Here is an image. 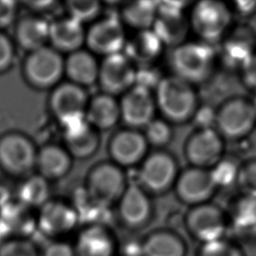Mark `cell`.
Instances as JSON below:
<instances>
[{
    "label": "cell",
    "instance_id": "17",
    "mask_svg": "<svg viewBox=\"0 0 256 256\" xmlns=\"http://www.w3.org/2000/svg\"><path fill=\"white\" fill-rule=\"evenodd\" d=\"M120 103L121 120L128 128H145L155 119L157 111L153 93L139 86H134L123 95Z\"/></svg>",
    "mask_w": 256,
    "mask_h": 256
},
{
    "label": "cell",
    "instance_id": "7",
    "mask_svg": "<svg viewBox=\"0 0 256 256\" xmlns=\"http://www.w3.org/2000/svg\"><path fill=\"white\" fill-rule=\"evenodd\" d=\"M38 150L26 135L9 132L0 137V168L10 176L29 175L36 168Z\"/></svg>",
    "mask_w": 256,
    "mask_h": 256
},
{
    "label": "cell",
    "instance_id": "22",
    "mask_svg": "<svg viewBox=\"0 0 256 256\" xmlns=\"http://www.w3.org/2000/svg\"><path fill=\"white\" fill-rule=\"evenodd\" d=\"M138 252L140 256H187L188 244L177 232L158 229L142 239Z\"/></svg>",
    "mask_w": 256,
    "mask_h": 256
},
{
    "label": "cell",
    "instance_id": "35",
    "mask_svg": "<svg viewBox=\"0 0 256 256\" xmlns=\"http://www.w3.org/2000/svg\"><path fill=\"white\" fill-rule=\"evenodd\" d=\"M196 256H247V254L239 241L225 237L199 245Z\"/></svg>",
    "mask_w": 256,
    "mask_h": 256
},
{
    "label": "cell",
    "instance_id": "2",
    "mask_svg": "<svg viewBox=\"0 0 256 256\" xmlns=\"http://www.w3.org/2000/svg\"><path fill=\"white\" fill-rule=\"evenodd\" d=\"M155 91L157 110L164 120L174 124L193 120L200 106L194 86L171 75L162 78Z\"/></svg>",
    "mask_w": 256,
    "mask_h": 256
},
{
    "label": "cell",
    "instance_id": "28",
    "mask_svg": "<svg viewBox=\"0 0 256 256\" xmlns=\"http://www.w3.org/2000/svg\"><path fill=\"white\" fill-rule=\"evenodd\" d=\"M48 23L40 16H25L15 26V41L25 51L31 53L49 43Z\"/></svg>",
    "mask_w": 256,
    "mask_h": 256
},
{
    "label": "cell",
    "instance_id": "42",
    "mask_svg": "<svg viewBox=\"0 0 256 256\" xmlns=\"http://www.w3.org/2000/svg\"><path fill=\"white\" fill-rule=\"evenodd\" d=\"M40 256H76L74 246L62 240H53L40 252Z\"/></svg>",
    "mask_w": 256,
    "mask_h": 256
},
{
    "label": "cell",
    "instance_id": "8",
    "mask_svg": "<svg viewBox=\"0 0 256 256\" xmlns=\"http://www.w3.org/2000/svg\"><path fill=\"white\" fill-rule=\"evenodd\" d=\"M127 187L123 169L113 162H104L93 167L85 189L96 202L109 208L120 200Z\"/></svg>",
    "mask_w": 256,
    "mask_h": 256
},
{
    "label": "cell",
    "instance_id": "45",
    "mask_svg": "<svg viewBox=\"0 0 256 256\" xmlns=\"http://www.w3.org/2000/svg\"><path fill=\"white\" fill-rule=\"evenodd\" d=\"M234 15L250 18L256 14V0H236L231 5Z\"/></svg>",
    "mask_w": 256,
    "mask_h": 256
},
{
    "label": "cell",
    "instance_id": "16",
    "mask_svg": "<svg viewBox=\"0 0 256 256\" xmlns=\"http://www.w3.org/2000/svg\"><path fill=\"white\" fill-rule=\"evenodd\" d=\"M137 69L123 54H116L103 59L99 68L98 82L103 93L117 96L125 94L135 86Z\"/></svg>",
    "mask_w": 256,
    "mask_h": 256
},
{
    "label": "cell",
    "instance_id": "25",
    "mask_svg": "<svg viewBox=\"0 0 256 256\" xmlns=\"http://www.w3.org/2000/svg\"><path fill=\"white\" fill-rule=\"evenodd\" d=\"M164 45L152 30L139 31L126 42L123 54L140 67L151 66L162 54Z\"/></svg>",
    "mask_w": 256,
    "mask_h": 256
},
{
    "label": "cell",
    "instance_id": "11",
    "mask_svg": "<svg viewBox=\"0 0 256 256\" xmlns=\"http://www.w3.org/2000/svg\"><path fill=\"white\" fill-rule=\"evenodd\" d=\"M186 2H158V13L152 31L164 46L176 48L186 42L190 29L184 14Z\"/></svg>",
    "mask_w": 256,
    "mask_h": 256
},
{
    "label": "cell",
    "instance_id": "46",
    "mask_svg": "<svg viewBox=\"0 0 256 256\" xmlns=\"http://www.w3.org/2000/svg\"><path fill=\"white\" fill-rule=\"evenodd\" d=\"M56 4L55 1H28L25 2V5L34 12H46L53 9L54 5Z\"/></svg>",
    "mask_w": 256,
    "mask_h": 256
},
{
    "label": "cell",
    "instance_id": "6",
    "mask_svg": "<svg viewBox=\"0 0 256 256\" xmlns=\"http://www.w3.org/2000/svg\"><path fill=\"white\" fill-rule=\"evenodd\" d=\"M256 128V113L252 102L235 97L224 102L216 110L215 129L224 140H241Z\"/></svg>",
    "mask_w": 256,
    "mask_h": 256
},
{
    "label": "cell",
    "instance_id": "29",
    "mask_svg": "<svg viewBox=\"0 0 256 256\" xmlns=\"http://www.w3.org/2000/svg\"><path fill=\"white\" fill-rule=\"evenodd\" d=\"M120 120V103L114 96L102 93L89 100L86 121L97 131L112 129Z\"/></svg>",
    "mask_w": 256,
    "mask_h": 256
},
{
    "label": "cell",
    "instance_id": "38",
    "mask_svg": "<svg viewBox=\"0 0 256 256\" xmlns=\"http://www.w3.org/2000/svg\"><path fill=\"white\" fill-rule=\"evenodd\" d=\"M236 186L241 195L256 199V159L241 165Z\"/></svg>",
    "mask_w": 256,
    "mask_h": 256
},
{
    "label": "cell",
    "instance_id": "18",
    "mask_svg": "<svg viewBox=\"0 0 256 256\" xmlns=\"http://www.w3.org/2000/svg\"><path fill=\"white\" fill-rule=\"evenodd\" d=\"M79 221L73 206L62 201L49 200L39 209L36 226L45 236L58 238L72 232Z\"/></svg>",
    "mask_w": 256,
    "mask_h": 256
},
{
    "label": "cell",
    "instance_id": "44",
    "mask_svg": "<svg viewBox=\"0 0 256 256\" xmlns=\"http://www.w3.org/2000/svg\"><path fill=\"white\" fill-rule=\"evenodd\" d=\"M240 77L244 86L256 94V54L242 68Z\"/></svg>",
    "mask_w": 256,
    "mask_h": 256
},
{
    "label": "cell",
    "instance_id": "21",
    "mask_svg": "<svg viewBox=\"0 0 256 256\" xmlns=\"http://www.w3.org/2000/svg\"><path fill=\"white\" fill-rule=\"evenodd\" d=\"M74 249L76 256H115L116 240L103 224H90L78 235Z\"/></svg>",
    "mask_w": 256,
    "mask_h": 256
},
{
    "label": "cell",
    "instance_id": "5",
    "mask_svg": "<svg viewBox=\"0 0 256 256\" xmlns=\"http://www.w3.org/2000/svg\"><path fill=\"white\" fill-rule=\"evenodd\" d=\"M184 223L190 237L200 245L225 238L229 232L226 211L211 202L191 207Z\"/></svg>",
    "mask_w": 256,
    "mask_h": 256
},
{
    "label": "cell",
    "instance_id": "3",
    "mask_svg": "<svg viewBox=\"0 0 256 256\" xmlns=\"http://www.w3.org/2000/svg\"><path fill=\"white\" fill-rule=\"evenodd\" d=\"M190 29L199 37V41L220 44L233 28L234 14L229 4L219 0H203L191 9Z\"/></svg>",
    "mask_w": 256,
    "mask_h": 256
},
{
    "label": "cell",
    "instance_id": "39",
    "mask_svg": "<svg viewBox=\"0 0 256 256\" xmlns=\"http://www.w3.org/2000/svg\"><path fill=\"white\" fill-rule=\"evenodd\" d=\"M15 59V46L11 38L0 31V74L8 71Z\"/></svg>",
    "mask_w": 256,
    "mask_h": 256
},
{
    "label": "cell",
    "instance_id": "43",
    "mask_svg": "<svg viewBox=\"0 0 256 256\" xmlns=\"http://www.w3.org/2000/svg\"><path fill=\"white\" fill-rule=\"evenodd\" d=\"M193 120L195 121L198 129L215 128L216 110L208 105L199 106Z\"/></svg>",
    "mask_w": 256,
    "mask_h": 256
},
{
    "label": "cell",
    "instance_id": "33",
    "mask_svg": "<svg viewBox=\"0 0 256 256\" xmlns=\"http://www.w3.org/2000/svg\"><path fill=\"white\" fill-rule=\"evenodd\" d=\"M240 167L241 164L236 160L223 157L213 168H211L210 173L217 189L236 186Z\"/></svg>",
    "mask_w": 256,
    "mask_h": 256
},
{
    "label": "cell",
    "instance_id": "36",
    "mask_svg": "<svg viewBox=\"0 0 256 256\" xmlns=\"http://www.w3.org/2000/svg\"><path fill=\"white\" fill-rule=\"evenodd\" d=\"M0 256H40V251L28 237H7L0 242Z\"/></svg>",
    "mask_w": 256,
    "mask_h": 256
},
{
    "label": "cell",
    "instance_id": "13",
    "mask_svg": "<svg viewBox=\"0 0 256 256\" xmlns=\"http://www.w3.org/2000/svg\"><path fill=\"white\" fill-rule=\"evenodd\" d=\"M219 60L230 69L241 71L256 54V33L247 25L233 27L219 44Z\"/></svg>",
    "mask_w": 256,
    "mask_h": 256
},
{
    "label": "cell",
    "instance_id": "12",
    "mask_svg": "<svg viewBox=\"0 0 256 256\" xmlns=\"http://www.w3.org/2000/svg\"><path fill=\"white\" fill-rule=\"evenodd\" d=\"M126 42L123 23L116 17L97 20L86 32L85 45L95 56L106 58L123 53Z\"/></svg>",
    "mask_w": 256,
    "mask_h": 256
},
{
    "label": "cell",
    "instance_id": "4",
    "mask_svg": "<svg viewBox=\"0 0 256 256\" xmlns=\"http://www.w3.org/2000/svg\"><path fill=\"white\" fill-rule=\"evenodd\" d=\"M23 74L36 89H54L65 75V60L61 53L51 46H45L28 54L23 64Z\"/></svg>",
    "mask_w": 256,
    "mask_h": 256
},
{
    "label": "cell",
    "instance_id": "47",
    "mask_svg": "<svg viewBox=\"0 0 256 256\" xmlns=\"http://www.w3.org/2000/svg\"><path fill=\"white\" fill-rule=\"evenodd\" d=\"M251 102H252V105H253L254 111H255V113H256V94H255V97H254V99H253Z\"/></svg>",
    "mask_w": 256,
    "mask_h": 256
},
{
    "label": "cell",
    "instance_id": "34",
    "mask_svg": "<svg viewBox=\"0 0 256 256\" xmlns=\"http://www.w3.org/2000/svg\"><path fill=\"white\" fill-rule=\"evenodd\" d=\"M68 17L82 25L96 21L102 11V4L95 0H70L66 2Z\"/></svg>",
    "mask_w": 256,
    "mask_h": 256
},
{
    "label": "cell",
    "instance_id": "23",
    "mask_svg": "<svg viewBox=\"0 0 256 256\" xmlns=\"http://www.w3.org/2000/svg\"><path fill=\"white\" fill-rule=\"evenodd\" d=\"M86 42L84 25L76 20L65 17L50 23L49 43L59 53L71 54L81 50Z\"/></svg>",
    "mask_w": 256,
    "mask_h": 256
},
{
    "label": "cell",
    "instance_id": "10",
    "mask_svg": "<svg viewBox=\"0 0 256 256\" xmlns=\"http://www.w3.org/2000/svg\"><path fill=\"white\" fill-rule=\"evenodd\" d=\"M179 176L175 158L163 151L147 155L139 170L140 187L147 193L163 194L175 186Z\"/></svg>",
    "mask_w": 256,
    "mask_h": 256
},
{
    "label": "cell",
    "instance_id": "1",
    "mask_svg": "<svg viewBox=\"0 0 256 256\" xmlns=\"http://www.w3.org/2000/svg\"><path fill=\"white\" fill-rule=\"evenodd\" d=\"M219 60L213 45L197 41L185 42L173 48L170 65L174 76L192 86L211 80Z\"/></svg>",
    "mask_w": 256,
    "mask_h": 256
},
{
    "label": "cell",
    "instance_id": "27",
    "mask_svg": "<svg viewBox=\"0 0 256 256\" xmlns=\"http://www.w3.org/2000/svg\"><path fill=\"white\" fill-rule=\"evenodd\" d=\"M100 64L89 50H78L65 60V75L69 82L86 88L98 82Z\"/></svg>",
    "mask_w": 256,
    "mask_h": 256
},
{
    "label": "cell",
    "instance_id": "19",
    "mask_svg": "<svg viewBox=\"0 0 256 256\" xmlns=\"http://www.w3.org/2000/svg\"><path fill=\"white\" fill-rule=\"evenodd\" d=\"M153 208L148 193L139 185H130L118 201V216L124 227L139 230L148 225Z\"/></svg>",
    "mask_w": 256,
    "mask_h": 256
},
{
    "label": "cell",
    "instance_id": "14",
    "mask_svg": "<svg viewBox=\"0 0 256 256\" xmlns=\"http://www.w3.org/2000/svg\"><path fill=\"white\" fill-rule=\"evenodd\" d=\"M225 140L215 128L198 129L186 145L185 156L192 167L210 170L223 157Z\"/></svg>",
    "mask_w": 256,
    "mask_h": 256
},
{
    "label": "cell",
    "instance_id": "26",
    "mask_svg": "<svg viewBox=\"0 0 256 256\" xmlns=\"http://www.w3.org/2000/svg\"><path fill=\"white\" fill-rule=\"evenodd\" d=\"M72 160V156L65 147L48 144L38 150L36 168L39 175L48 181L59 180L70 172Z\"/></svg>",
    "mask_w": 256,
    "mask_h": 256
},
{
    "label": "cell",
    "instance_id": "32",
    "mask_svg": "<svg viewBox=\"0 0 256 256\" xmlns=\"http://www.w3.org/2000/svg\"><path fill=\"white\" fill-rule=\"evenodd\" d=\"M49 181L41 175L28 177L19 189V201L28 208H41L50 200Z\"/></svg>",
    "mask_w": 256,
    "mask_h": 256
},
{
    "label": "cell",
    "instance_id": "15",
    "mask_svg": "<svg viewBox=\"0 0 256 256\" xmlns=\"http://www.w3.org/2000/svg\"><path fill=\"white\" fill-rule=\"evenodd\" d=\"M174 187L178 199L190 208L210 203L218 190L210 170L192 166L179 174Z\"/></svg>",
    "mask_w": 256,
    "mask_h": 256
},
{
    "label": "cell",
    "instance_id": "20",
    "mask_svg": "<svg viewBox=\"0 0 256 256\" xmlns=\"http://www.w3.org/2000/svg\"><path fill=\"white\" fill-rule=\"evenodd\" d=\"M148 142L136 129H125L117 132L109 144V153L113 163L119 167H131L142 163L147 157Z\"/></svg>",
    "mask_w": 256,
    "mask_h": 256
},
{
    "label": "cell",
    "instance_id": "41",
    "mask_svg": "<svg viewBox=\"0 0 256 256\" xmlns=\"http://www.w3.org/2000/svg\"><path fill=\"white\" fill-rule=\"evenodd\" d=\"M18 6L12 0H0V31L10 27L16 20Z\"/></svg>",
    "mask_w": 256,
    "mask_h": 256
},
{
    "label": "cell",
    "instance_id": "9",
    "mask_svg": "<svg viewBox=\"0 0 256 256\" xmlns=\"http://www.w3.org/2000/svg\"><path fill=\"white\" fill-rule=\"evenodd\" d=\"M88 104L86 89L69 81L55 87L50 97L52 114L64 128L86 120Z\"/></svg>",
    "mask_w": 256,
    "mask_h": 256
},
{
    "label": "cell",
    "instance_id": "30",
    "mask_svg": "<svg viewBox=\"0 0 256 256\" xmlns=\"http://www.w3.org/2000/svg\"><path fill=\"white\" fill-rule=\"evenodd\" d=\"M229 232L241 237L256 236V199L241 195L228 211Z\"/></svg>",
    "mask_w": 256,
    "mask_h": 256
},
{
    "label": "cell",
    "instance_id": "40",
    "mask_svg": "<svg viewBox=\"0 0 256 256\" xmlns=\"http://www.w3.org/2000/svg\"><path fill=\"white\" fill-rule=\"evenodd\" d=\"M162 78L159 76L157 71L151 68V66L140 67V69H137L136 72L135 86L142 87L152 92L153 89L156 90Z\"/></svg>",
    "mask_w": 256,
    "mask_h": 256
},
{
    "label": "cell",
    "instance_id": "31",
    "mask_svg": "<svg viewBox=\"0 0 256 256\" xmlns=\"http://www.w3.org/2000/svg\"><path fill=\"white\" fill-rule=\"evenodd\" d=\"M158 13V2L137 1L128 2L122 8L123 23L138 30H151Z\"/></svg>",
    "mask_w": 256,
    "mask_h": 256
},
{
    "label": "cell",
    "instance_id": "24",
    "mask_svg": "<svg viewBox=\"0 0 256 256\" xmlns=\"http://www.w3.org/2000/svg\"><path fill=\"white\" fill-rule=\"evenodd\" d=\"M65 129V148L72 158L84 160L92 157L100 146L98 131L86 120Z\"/></svg>",
    "mask_w": 256,
    "mask_h": 256
},
{
    "label": "cell",
    "instance_id": "37",
    "mask_svg": "<svg viewBox=\"0 0 256 256\" xmlns=\"http://www.w3.org/2000/svg\"><path fill=\"white\" fill-rule=\"evenodd\" d=\"M172 129L169 122L163 119H154L145 127L144 136L148 142L156 147L167 145L172 139Z\"/></svg>",
    "mask_w": 256,
    "mask_h": 256
}]
</instances>
